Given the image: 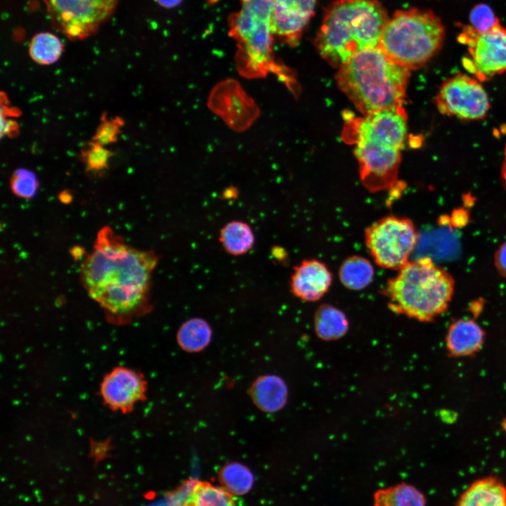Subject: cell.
Listing matches in <instances>:
<instances>
[{
  "mask_svg": "<svg viewBox=\"0 0 506 506\" xmlns=\"http://www.w3.org/2000/svg\"><path fill=\"white\" fill-rule=\"evenodd\" d=\"M181 506H237L230 493L223 487L199 481L193 487Z\"/></svg>",
  "mask_w": 506,
  "mask_h": 506,
  "instance_id": "23",
  "label": "cell"
},
{
  "mask_svg": "<svg viewBox=\"0 0 506 506\" xmlns=\"http://www.w3.org/2000/svg\"><path fill=\"white\" fill-rule=\"evenodd\" d=\"M160 6L164 8H173L178 6L182 0H155Z\"/></svg>",
  "mask_w": 506,
  "mask_h": 506,
  "instance_id": "31",
  "label": "cell"
},
{
  "mask_svg": "<svg viewBox=\"0 0 506 506\" xmlns=\"http://www.w3.org/2000/svg\"><path fill=\"white\" fill-rule=\"evenodd\" d=\"M212 335V330L207 321L200 318H193L180 326L176 340L183 350L199 352L208 346Z\"/></svg>",
  "mask_w": 506,
  "mask_h": 506,
  "instance_id": "21",
  "label": "cell"
},
{
  "mask_svg": "<svg viewBox=\"0 0 506 506\" xmlns=\"http://www.w3.org/2000/svg\"><path fill=\"white\" fill-rule=\"evenodd\" d=\"M343 137L354 146L360 178L370 192L394 188L408 131L403 105L363 117H344Z\"/></svg>",
  "mask_w": 506,
  "mask_h": 506,
  "instance_id": "2",
  "label": "cell"
},
{
  "mask_svg": "<svg viewBox=\"0 0 506 506\" xmlns=\"http://www.w3.org/2000/svg\"><path fill=\"white\" fill-rule=\"evenodd\" d=\"M444 38V25L433 11L413 8L399 10L389 18L379 46L410 70L422 67L436 56Z\"/></svg>",
  "mask_w": 506,
  "mask_h": 506,
  "instance_id": "7",
  "label": "cell"
},
{
  "mask_svg": "<svg viewBox=\"0 0 506 506\" xmlns=\"http://www.w3.org/2000/svg\"><path fill=\"white\" fill-rule=\"evenodd\" d=\"M10 186L11 191L17 197L30 199L36 195L39 182L34 172L25 168H20L13 173Z\"/></svg>",
  "mask_w": 506,
  "mask_h": 506,
  "instance_id": "27",
  "label": "cell"
},
{
  "mask_svg": "<svg viewBox=\"0 0 506 506\" xmlns=\"http://www.w3.org/2000/svg\"><path fill=\"white\" fill-rule=\"evenodd\" d=\"M388 19L377 0H335L326 10L315 46L339 68L362 51L379 46Z\"/></svg>",
  "mask_w": 506,
  "mask_h": 506,
  "instance_id": "4",
  "label": "cell"
},
{
  "mask_svg": "<svg viewBox=\"0 0 506 506\" xmlns=\"http://www.w3.org/2000/svg\"><path fill=\"white\" fill-rule=\"evenodd\" d=\"M44 1L55 28L71 40H81L97 32L119 0Z\"/></svg>",
  "mask_w": 506,
  "mask_h": 506,
  "instance_id": "9",
  "label": "cell"
},
{
  "mask_svg": "<svg viewBox=\"0 0 506 506\" xmlns=\"http://www.w3.org/2000/svg\"><path fill=\"white\" fill-rule=\"evenodd\" d=\"M59 198L63 202H69L72 199V196L68 192L62 191L59 195Z\"/></svg>",
  "mask_w": 506,
  "mask_h": 506,
  "instance_id": "33",
  "label": "cell"
},
{
  "mask_svg": "<svg viewBox=\"0 0 506 506\" xmlns=\"http://www.w3.org/2000/svg\"><path fill=\"white\" fill-rule=\"evenodd\" d=\"M373 506H426V499L416 487L402 483L376 491Z\"/></svg>",
  "mask_w": 506,
  "mask_h": 506,
  "instance_id": "22",
  "label": "cell"
},
{
  "mask_svg": "<svg viewBox=\"0 0 506 506\" xmlns=\"http://www.w3.org/2000/svg\"><path fill=\"white\" fill-rule=\"evenodd\" d=\"M374 277V268L366 258L352 255L345 259L339 269L342 284L351 290H361L368 287Z\"/></svg>",
  "mask_w": 506,
  "mask_h": 506,
  "instance_id": "19",
  "label": "cell"
},
{
  "mask_svg": "<svg viewBox=\"0 0 506 506\" xmlns=\"http://www.w3.org/2000/svg\"><path fill=\"white\" fill-rule=\"evenodd\" d=\"M63 51V43L50 32L35 34L30 43L29 54L34 62L40 65L54 63L60 58Z\"/></svg>",
  "mask_w": 506,
  "mask_h": 506,
  "instance_id": "24",
  "label": "cell"
},
{
  "mask_svg": "<svg viewBox=\"0 0 506 506\" xmlns=\"http://www.w3.org/2000/svg\"><path fill=\"white\" fill-rule=\"evenodd\" d=\"M123 125L124 120L122 118L116 117L108 119L103 115L92 141L104 146L115 143Z\"/></svg>",
  "mask_w": 506,
  "mask_h": 506,
  "instance_id": "28",
  "label": "cell"
},
{
  "mask_svg": "<svg viewBox=\"0 0 506 506\" xmlns=\"http://www.w3.org/2000/svg\"><path fill=\"white\" fill-rule=\"evenodd\" d=\"M314 327L320 338L332 340L342 337L346 332L349 323L341 310L330 304H323L315 313Z\"/></svg>",
  "mask_w": 506,
  "mask_h": 506,
  "instance_id": "20",
  "label": "cell"
},
{
  "mask_svg": "<svg viewBox=\"0 0 506 506\" xmlns=\"http://www.w3.org/2000/svg\"><path fill=\"white\" fill-rule=\"evenodd\" d=\"M317 0H274L271 14L274 35L293 46L314 14Z\"/></svg>",
  "mask_w": 506,
  "mask_h": 506,
  "instance_id": "13",
  "label": "cell"
},
{
  "mask_svg": "<svg viewBox=\"0 0 506 506\" xmlns=\"http://www.w3.org/2000/svg\"><path fill=\"white\" fill-rule=\"evenodd\" d=\"M219 480L223 488L230 493L241 495L251 489L254 477L252 472L245 465L233 462L226 464L221 469Z\"/></svg>",
  "mask_w": 506,
  "mask_h": 506,
  "instance_id": "25",
  "label": "cell"
},
{
  "mask_svg": "<svg viewBox=\"0 0 506 506\" xmlns=\"http://www.w3.org/2000/svg\"><path fill=\"white\" fill-rule=\"evenodd\" d=\"M112 156V151L93 141L88 143L81 152V159L86 170L92 173L105 170Z\"/></svg>",
  "mask_w": 506,
  "mask_h": 506,
  "instance_id": "26",
  "label": "cell"
},
{
  "mask_svg": "<svg viewBox=\"0 0 506 506\" xmlns=\"http://www.w3.org/2000/svg\"><path fill=\"white\" fill-rule=\"evenodd\" d=\"M332 274L327 265L317 259H304L294 266L290 280L291 292L304 301H316L329 290Z\"/></svg>",
  "mask_w": 506,
  "mask_h": 506,
  "instance_id": "14",
  "label": "cell"
},
{
  "mask_svg": "<svg viewBox=\"0 0 506 506\" xmlns=\"http://www.w3.org/2000/svg\"><path fill=\"white\" fill-rule=\"evenodd\" d=\"M436 105L441 114L465 120L483 119L490 108L488 95L479 81L462 73L443 82Z\"/></svg>",
  "mask_w": 506,
  "mask_h": 506,
  "instance_id": "11",
  "label": "cell"
},
{
  "mask_svg": "<svg viewBox=\"0 0 506 506\" xmlns=\"http://www.w3.org/2000/svg\"><path fill=\"white\" fill-rule=\"evenodd\" d=\"M273 1L239 0V9L229 17V34L237 46L236 68L247 78L263 77L272 72L295 93V77L288 68L275 60L273 51Z\"/></svg>",
  "mask_w": 506,
  "mask_h": 506,
  "instance_id": "5",
  "label": "cell"
},
{
  "mask_svg": "<svg viewBox=\"0 0 506 506\" xmlns=\"http://www.w3.org/2000/svg\"><path fill=\"white\" fill-rule=\"evenodd\" d=\"M455 506H506V485L496 476L478 479L462 492Z\"/></svg>",
  "mask_w": 506,
  "mask_h": 506,
  "instance_id": "15",
  "label": "cell"
},
{
  "mask_svg": "<svg viewBox=\"0 0 506 506\" xmlns=\"http://www.w3.org/2000/svg\"><path fill=\"white\" fill-rule=\"evenodd\" d=\"M471 26L479 32H485L500 24L491 8L484 4L474 6L469 14Z\"/></svg>",
  "mask_w": 506,
  "mask_h": 506,
  "instance_id": "29",
  "label": "cell"
},
{
  "mask_svg": "<svg viewBox=\"0 0 506 506\" xmlns=\"http://www.w3.org/2000/svg\"><path fill=\"white\" fill-rule=\"evenodd\" d=\"M484 330L474 320L460 318L450 325L446 344L452 355L468 356L478 351L484 343Z\"/></svg>",
  "mask_w": 506,
  "mask_h": 506,
  "instance_id": "16",
  "label": "cell"
},
{
  "mask_svg": "<svg viewBox=\"0 0 506 506\" xmlns=\"http://www.w3.org/2000/svg\"><path fill=\"white\" fill-rule=\"evenodd\" d=\"M249 394L259 409L266 413H274L280 410L286 403L287 389L280 377L266 375L254 381Z\"/></svg>",
  "mask_w": 506,
  "mask_h": 506,
  "instance_id": "17",
  "label": "cell"
},
{
  "mask_svg": "<svg viewBox=\"0 0 506 506\" xmlns=\"http://www.w3.org/2000/svg\"><path fill=\"white\" fill-rule=\"evenodd\" d=\"M364 238L366 248L377 266L398 271L409 261L419 233L410 219L390 214L367 227Z\"/></svg>",
  "mask_w": 506,
  "mask_h": 506,
  "instance_id": "8",
  "label": "cell"
},
{
  "mask_svg": "<svg viewBox=\"0 0 506 506\" xmlns=\"http://www.w3.org/2000/svg\"><path fill=\"white\" fill-rule=\"evenodd\" d=\"M494 259L498 271L506 278V241L496 250Z\"/></svg>",
  "mask_w": 506,
  "mask_h": 506,
  "instance_id": "30",
  "label": "cell"
},
{
  "mask_svg": "<svg viewBox=\"0 0 506 506\" xmlns=\"http://www.w3.org/2000/svg\"><path fill=\"white\" fill-rule=\"evenodd\" d=\"M219 241L228 254L232 256H242L252 249L255 238L248 223L233 220L227 223L221 229Z\"/></svg>",
  "mask_w": 506,
  "mask_h": 506,
  "instance_id": "18",
  "label": "cell"
},
{
  "mask_svg": "<svg viewBox=\"0 0 506 506\" xmlns=\"http://www.w3.org/2000/svg\"><path fill=\"white\" fill-rule=\"evenodd\" d=\"M409 77L410 70L377 46L339 67L336 80L358 110L368 115L403 105Z\"/></svg>",
  "mask_w": 506,
  "mask_h": 506,
  "instance_id": "3",
  "label": "cell"
},
{
  "mask_svg": "<svg viewBox=\"0 0 506 506\" xmlns=\"http://www.w3.org/2000/svg\"><path fill=\"white\" fill-rule=\"evenodd\" d=\"M458 40L467 47L462 65L479 81L506 72V29L500 24L485 32L465 25Z\"/></svg>",
  "mask_w": 506,
  "mask_h": 506,
  "instance_id": "10",
  "label": "cell"
},
{
  "mask_svg": "<svg viewBox=\"0 0 506 506\" xmlns=\"http://www.w3.org/2000/svg\"><path fill=\"white\" fill-rule=\"evenodd\" d=\"M146 384L140 372L117 367L104 377L100 384V395L112 410L126 413L145 398Z\"/></svg>",
  "mask_w": 506,
  "mask_h": 506,
  "instance_id": "12",
  "label": "cell"
},
{
  "mask_svg": "<svg viewBox=\"0 0 506 506\" xmlns=\"http://www.w3.org/2000/svg\"><path fill=\"white\" fill-rule=\"evenodd\" d=\"M159 259L153 249L134 248L104 226L81 266L80 280L107 320L124 325L151 310L152 274Z\"/></svg>",
  "mask_w": 506,
  "mask_h": 506,
  "instance_id": "1",
  "label": "cell"
},
{
  "mask_svg": "<svg viewBox=\"0 0 506 506\" xmlns=\"http://www.w3.org/2000/svg\"><path fill=\"white\" fill-rule=\"evenodd\" d=\"M501 179L502 183L506 190V146L504 153V160L501 167Z\"/></svg>",
  "mask_w": 506,
  "mask_h": 506,
  "instance_id": "32",
  "label": "cell"
},
{
  "mask_svg": "<svg viewBox=\"0 0 506 506\" xmlns=\"http://www.w3.org/2000/svg\"><path fill=\"white\" fill-rule=\"evenodd\" d=\"M454 288L452 275L424 257L409 261L398 269L387 281L382 293L395 313L429 322L447 310Z\"/></svg>",
  "mask_w": 506,
  "mask_h": 506,
  "instance_id": "6",
  "label": "cell"
}]
</instances>
